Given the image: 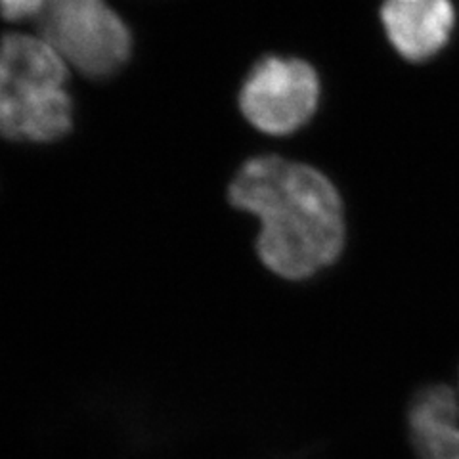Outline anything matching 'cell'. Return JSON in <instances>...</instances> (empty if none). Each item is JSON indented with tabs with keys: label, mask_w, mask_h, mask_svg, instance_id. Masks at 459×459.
Listing matches in <instances>:
<instances>
[{
	"label": "cell",
	"mask_w": 459,
	"mask_h": 459,
	"mask_svg": "<svg viewBox=\"0 0 459 459\" xmlns=\"http://www.w3.org/2000/svg\"><path fill=\"white\" fill-rule=\"evenodd\" d=\"M408 433L418 459H459V396L450 385H425L413 394Z\"/></svg>",
	"instance_id": "cell-6"
},
{
	"label": "cell",
	"mask_w": 459,
	"mask_h": 459,
	"mask_svg": "<svg viewBox=\"0 0 459 459\" xmlns=\"http://www.w3.org/2000/svg\"><path fill=\"white\" fill-rule=\"evenodd\" d=\"M381 22L393 48L408 62H425L448 45L455 27L450 0H385Z\"/></svg>",
	"instance_id": "cell-5"
},
{
	"label": "cell",
	"mask_w": 459,
	"mask_h": 459,
	"mask_svg": "<svg viewBox=\"0 0 459 459\" xmlns=\"http://www.w3.org/2000/svg\"><path fill=\"white\" fill-rule=\"evenodd\" d=\"M48 0H0V16L8 22L39 20Z\"/></svg>",
	"instance_id": "cell-7"
},
{
	"label": "cell",
	"mask_w": 459,
	"mask_h": 459,
	"mask_svg": "<svg viewBox=\"0 0 459 459\" xmlns=\"http://www.w3.org/2000/svg\"><path fill=\"white\" fill-rule=\"evenodd\" d=\"M318 104V74L297 57H263L249 71L239 92L243 117L270 136L299 131L312 119Z\"/></svg>",
	"instance_id": "cell-4"
},
{
	"label": "cell",
	"mask_w": 459,
	"mask_h": 459,
	"mask_svg": "<svg viewBox=\"0 0 459 459\" xmlns=\"http://www.w3.org/2000/svg\"><path fill=\"white\" fill-rule=\"evenodd\" d=\"M37 35L67 67L91 79L117 74L133 50L131 31L106 0H48Z\"/></svg>",
	"instance_id": "cell-3"
},
{
	"label": "cell",
	"mask_w": 459,
	"mask_h": 459,
	"mask_svg": "<svg viewBox=\"0 0 459 459\" xmlns=\"http://www.w3.org/2000/svg\"><path fill=\"white\" fill-rule=\"evenodd\" d=\"M228 195L261 222L256 253L276 276L307 280L339 258L347 236L342 201L318 169L278 155L253 157Z\"/></svg>",
	"instance_id": "cell-1"
},
{
	"label": "cell",
	"mask_w": 459,
	"mask_h": 459,
	"mask_svg": "<svg viewBox=\"0 0 459 459\" xmlns=\"http://www.w3.org/2000/svg\"><path fill=\"white\" fill-rule=\"evenodd\" d=\"M69 67L40 35L0 39V136L47 143L74 126Z\"/></svg>",
	"instance_id": "cell-2"
}]
</instances>
